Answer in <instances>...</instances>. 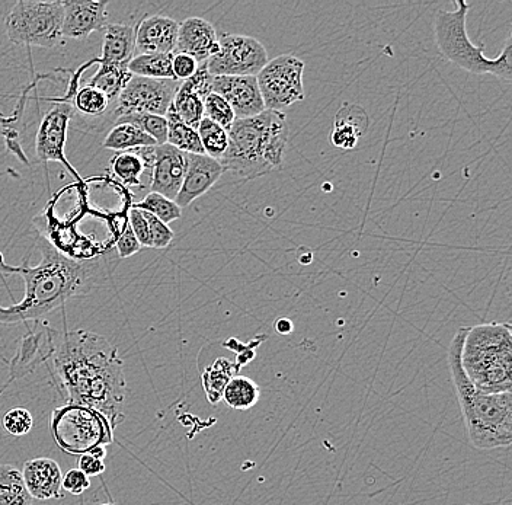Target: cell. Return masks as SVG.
<instances>
[{"label": "cell", "instance_id": "obj_20", "mask_svg": "<svg viewBox=\"0 0 512 505\" xmlns=\"http://www.w3.org/2000/svg\"><path fill=\"white\" fill-rule=\"evenodd\" d=\"M179 24L165 15L143 18L136 27V56L174 54Z\"/></svg>", "mask_w": 512, "mask_h": 505}, {"label": "cell", "instance_id": "obj_32", "mask_svg": "<svg viewBox=\"0 0 512 505\" xmlns=\"http://www.w3.org/2000/svg\"><path fill=\"white\" fill-rule=\"evenodd\" d=\"M124 123L139 127L147 136L152 137L158 143V146L166 145V140H168V120H166V117L153 114L131 113L115 118V124Z\"/></svg>", "mask_w": 512, "mask_h": 505}, {"label": "cell", "instance_id": "obj_28", "mask_svg": "<svg viewBox=\"0 0 512 505\" xmlns=\"http://www.w3.org/2000/svg\"><path fill=\"white\" fill-rule=\"evenodd\" d=\"M171 107L187 126L198 129L204 118V99L187 82H181L179 85Z\"/></svg>", "mask_w": 512, "mask_h": 505}, {"label": "cell", "instance_id": "obj_29", "mask_svg": "<svg viewBox=\"0 0 512 505\" xmlns=\"http://www.w3.org/2000/svg\"><path fill=\"white\" fill-rule=\"evenodd\" d=\"M259 398H261V389L254 380L246 376L232 377L223 392L224 402L238 411L254 408Z\"/></svg>", "mask_w": 512, "mask_h": 505}, {"label": "cell", "instance_id": "obj_19", "mask_svg": "<svg viewBox=\"0 0 512 505\" xmlns=\"http://www.w3.org/2000/svg\"><path fill=\"white\" fill-rule=\"evenodd\" d=\"M25 487L34 500H62L63 473L59 463L50 457L28 460L22 469Z\"/></svg>", "mask_w": 512, "mask_h": 505}, {"label": "cell", "instance_id": "obj_23", "mask_svg": "<svg viewBox=\"0 0 512 505\" xmlns=\"http://www.w3.org/2000/svg\"><path fill=\"white\" fill-rule=\"evenodd\" d=\"M242 367L236 361L219 357L213 364L206 367L203 373V388L210 404H219L223 399L224 388L232 377L238 376Z\"/></svg>", "mask_w": 512, "mask_h": 505}, {"label": "cell", "instance_id": "obj_18", "mask_svg": "<svg viewBox=\"0 0 512 505\" xmlns=\"http://www.w3.org/2000/svg\"><path fill=\"white\" fill-rule=\"evenodd\" d=\"M219 51V35L206 19L192 17L179 24L178 40L174 54H187L197 60L198 65Z\"/></svg>", "mask_w": 512, "mask_h": 505}, {"label": "cell", "instance_id": "obj_12", "mask_svg": "<svg viewBox=\"0 0 512 505\" xmlns=\"http://www.w3.org/2000/svg\"><path fill=\"white\" fill-rule=\"evenodd\" d=\"M72 115L73 105L70 102L57 101V104L44 115L37 134H35V153L41 163H62L75 180L82 182L79 172L70 165L69 159L64 153L67 130H69Z\"/></svg>", "mask_w": 512, "mask_h": 505}, {"label": "cell", "instance_id": "obj_1", "mask_svg": "<svg viewBox=\"0 0 512 505\" xmlns=\"http://www.w3.org/2000/svg\"><path fill=\"white\" fill-rule=\"evenodd\" d=\"M54 372L67 395V404L101 412L111 427L124 421L127 382L124 360L107 338L86 329L59 334L53 357Z\"/></svg>", "mask_w": 512, "mask_h": 505}, {"label": "cell", "instance_id": "obj_35", "mask_svg": "<svg viewBox=\"0 0 512 505\" xmlns=\"http://www.w3.org/2000/svg\"><path fill=\"white\" fill-rule=\"evenodd\" d=\"M133 207L134 209L153 214L165 225L181 219L182 216V209L174 200H169V198L158 193L147 194L140 203L134 204Z\"/></svg>", "mask_w": 512, "mask_h": 505}, {"label": "cell", "instance_id": "obj_30", "mask_svg": "<svg viewBox=\"0 0 512 505\" xmlns=\"http://www.w3.org/2000/svg\"><path fill=\"white\" fill-rule=\"evenodd\" d=\"M131 76L127 66L99 65L98 72L89 79L88 85L104 92L111 102L117 101Z\"/></svg>", "mask_w": 512, "mask_h": 505}, {"label": "cell", "instance_id": "obj_42", "mask_svg": "<svg viewBox=\"0 0 512 505\" xmlns=\"http://www.w3.org/2000/svg\"><path fill=\"white\" fill-rule=\"evenodd\" d=\"M118 251V257L120 258H130L133 257L134 254L142 249V245L137 241L136 235H134L133 230H131L130 225H126L123 233H121L120 238H118L117 245H115Z\"/></svg>", "mask_w": 512, "mask_h": 505}, {"label": "cell", "instance_id": "obj_46", "mask_svg": "<svg viewBox=\"0 0 512 505\" xmlns=\"http://www.w3.org/2000/svg\"><path fill=\"white\" fill-rule=\"evenodd\" d=\"M5 120H6V118L3 117L2 113H0V123H2V124L5 123Z\"/></svg>", "mask_w": 512, "mask_h": 505}, {"label": "cell", "instance_id": "obj_34", "mask_svg": "<svg viewBox=\"0 0 512 505\" xmlns=\"http://www.w3.org/2000/svg\"><path fill=\"white\" fill-rule=\"evenodd\" d=\"M110 104V98L94 86H83L73 95V108L88 117H101L107 113Z\"/></svg>", "mask_w": 512, "mask_h": 505}, {"label": "cell", "instance_id": "obj_38", "mask_svg": "<svg viewBox=\"0 0 512 505\" xmlns=\"http://www.w3.org/2000/svg\"><path fill=\"white\" fill-rule=\"evenodd\" d=\"M143 214L147 225H149L150 248H168V246L171 245V242L174 241L175 233L172 232L169 225H165V223L160 222L158 217L153 216V214L147 212H143Z\"/></svg>", "mask_w": 512, "mask_h": 505}, {"label": "cell", "instance_id": "obj_26", "mask_svg": "<svg viewBox=\"0 0 512 505\" xmlns=\"http://www.w3.org/2000/svg\"><path fill=\"white\" fill-rule=\"evenodd\" d=\"M24 476L16 466L0 465V505H32Z\"/></svg>", "mask_w": 512, "mask_h": 505}, {"label": "cell", "instance_id": "obj_39", "mask_svg": "<svg viewBox=\"0 0 512 505\" xmlns=\"http://www.w3.org/2000/svg\"><path fill=\"white\" fill-rule=\"evenodd\" d=\"M197 60L192 59L187 54H174L172 59V70H174V76L176 81L184 82L192 78L198 69Z\"/></svg>", "mask_w": 512, "mask_h": 505}, {"label": "cell", "instance_id": "obj_24", "mask_svg": "<svg viewBox=\"0 0 512 505\" xmlns=\"http://www.w3.org/2000/svg\"><path fill=\"white\" fill-rule=\"evenodd\" d=\"M152 146H158V143L152 137L147 136L139 127L126 123L115 124L102 142L104 149L117 153Z\"/></svg>", "mask_w": 512, "mask_h": 505}, {"label": "cell", "instance_id": "obj_27", "mask_svg": "<svg viewBox=\"0 0 512 505\" xmlns=\"http://www.w3.org/2000/svg\"><path fill=\"white\" fill-rule=\"evenodd\" d=\"M166 120H168V140H166L168 145L174 146L175 149L181 150V152L190 153V155H206L198 131L187 126L175 114L172 107L169 108L168 114H166Z\"/></svg>", "mask_w": 512, "mask_h": 505}, {"label": "cell", "instance_id": "obj_5", "mask_svg": "<svg viewBox=\"0 0 512 505\" xmlns=\"http://www.w3.org/2000/svg\"><path fill=\"white\" fill-rule=\"evenodd\" d=\"M462 367L476 391L512 392L511 325L508 322H489L467 328Z\"/></svg>", "mask_w": 512, "mask_h": 505}, {"label": "cell", "instance_id": "obj_22", "mask_svg": "<svg viewBox=\"0 0 512 505\" xmlns=\"http://www.w3.org/2000/svg\"><path fill=\"white\" fill-rule=\"evenodd\" d=\"M136 56V27L130 24H108L104 30L102 56L99 65L128 66Z\"/></svg>", "mask_w": 512, "mask_h": 505}, {"label": "cell", "instance_id": "obj_31", "mask_svg": "<svg viewBox=\"0 0 512 505\" xmlns=\"http://www.w3.org/2000/svg\"><path fill=\"white\" fill-rule=\"evenodd\" d=\"M110 169L111 174L127 187H142L140 178L146 171V166L134 150L115 153L110 162Z\"/></svg>", "mask_w": 512, "mask_h": 505}, {"label": "cell", "instance_id": "obj_4", "mask_svg": "<svg viewBox=\"0 0 512 505\" xmlns=\"http://www.w3.org/2000/svg\"><path fill=\"white\" fill-rule=\"evenodd\" d=\"M227 134L229 146L219 161L226 171L255 180L283 166L290 134L286 114L265 110L235 120Z\"/></svg>", "mask_w": 512, "mask_h": 505}, {"label": "cell", "instance_id": "obj_3", "mask_svg": "<svg viewBox=\"0 0 512 505\" xmlns=\"http://www.w3.org/2000/svg\"><path fill=\"white\" fill-rule=\"evenodd\" d=\"M467 328L457 329L448 347V369L462 411L467 437L475 449L495 450L512 443V392L482 393L467 379L462 348Z\"/></svg>", "mask_w": 512, "mask_h": 505}, {"label": "cell", "instance_id": "obj_9", "mask_svg": "<svg viewBox=\"0 0 512 505\" xmlns=\"http://www.w3.org/2000/svg\"><path fill=\"white\" fill-rule=\"evenodd\" d=\"M304 62L299 57L284 54L268 60L256 76L265 110H283L306 98L303 86Z\"/></svg>", "mask_w": 512, "mask_h": 505}, {"label": "cell", "instance_id": "obj_8", "mask_svg": "<svg viewBox=\"0 0 512 505\" xmlns=\"http://www.w3.org/2000/svg\"><path fill=\"white\" fill-rule=\"evenodd\" d=\"M6 35L12 44L56 49L63 43V2L19 0L5 19Z\"/></svg>", "mask_w": 512, "mask_h": 505}, {"label": "cell", "instance_id": "obj_11", "mask_svg": "<svg viewBox=\"0 0 512 505\" xmlns=\"http://www.w3.org/2000/svg\"><path fill=\"white\" fill-rule=\"evenodd\" d=\"M181 82L131 76L115 101V118L124 114H153L166 117Z\"/></svg>", "mask_w": 512, "mask_h": 505}, {"label": "cell", "instance_id": "obj_2", "mask_svg": "<svg viewBox=\"0 0 512 505\" xmlns=\"http://www.w3.org/2000/svg\"><path fill=\"white\" fill-rule=\"evenodd\" d=\"M41 261L31 267L28 262L11 267L0 257L6 273L24 278L25 296L11 306H0V325L41 321L48 313L66 305L73 297L85 296L102 280L99 260H73L66 257L47 239L40 242Z\"/></svg>", "mask_w": 512, "mask_h": 505}, {"label": "cell", "instance_id": "obj_33", "mask_svg": "<svg viewBox=\"0 0 512 505\" xmlns=\"http://www.w3.org/2000/svg\"><path fill=\"white\" fill-rule=\"evenodd\" d=\"M197 131L204 153L210 156V158L220 161L224 153H226L227 146H229V134H227V131L206 117L201 120Z\"/></svg>", "mask_w": 512, "mask_h": 505}, {"label": "cell", "instance_id": "obj_15", "mask_svg": "<svg viewBox=\"0 0 512 505\" xmlns=\"http://www.w3.org/2000/svg\"><path fill=\"white\" fill-rule=\"evenodd\" d=\"M110 0H67L63 2V38L85 40L108 25Z\"/></svg>", "mask_w": 512, "mask_h": 505}, {"label": "cell", "instance_id": "obj_21", "mask_svg": "<svg viewBox=\"0 0 512 505\" xmlns=\"http://www.w3.org/2000/svg\"><path fill=\"white\" fill-rule=\"evenodd\" d=\"M370 127V117L361 105L344 104L336 113L332 145L342 150H352L366 136Z\"/></svg>", "mask_w": 512, "mask_h": 505}, {"label": "cell", "instance_id": "obj_25", "mask_svg": "<svg viewBox=\"0 0 512 505\" xmlns=\"http://www.w3.org/2000/svg\"><path fill=\"white\" fill-rule=\"evenodd\" d=\"M172 59L174 54H139L128 63V72L140 78L176 81Z\"/></svg>", "mask_w": 512, "mask_h": 505}, {"label": "cell", "instance_id": "obj_43", "mask_svg": "<svg viewBox=\"0 0 512 505\" xmlns=\"http://www.w3.org/2000/svg\"><path fill=\"white\" fill-rule=\"evenodd\" d=\"M78 469L85 473L88 478H94V476H101L107 466H105V459H102L101 456L86 453V455L79 457Z\"/></svg>", "mask_w": 512, "mask_h": 505}, {"label": "cell", "instance_id": "obj_10", "mask_svg": "<svg viewBox=\"0 0 512 505\" xmlns=\"http://www.w3.org/2000/svg\"><path fill=\"white\" fill-rule=\"evenodd\" d=\"M268 63L264 44L249 35L222 34L219 51L207 60L211 76H258Z\"/></svg>", "mask_w": 512, "mask_h": 505}, {"label": "cell", "instance_id": "obj_13", "mask_svg": "<svg viewBox=\"0 0 512 505\" xmlns=\"http://www.w3.org/2000/svg\"><path fill=\"white\" fill-rule=\"evenodd\" d=\"M59 334L60 332L51 328L48 322L35 321L27 334L19 340L15 357L9 363L11 379L8 380L5 388L14 380L31 375L44 361L51 360L56 351Z\"/></svg>", "mask_w": 512, "mask_h": 505}, {"label": "cell", "instance_id": "obj_17", "mask_svg": "<svg viewBox=\"0 0 512 505\" xmlns=\"http://www.w3.org/2000/svg\"><path fill=\"white\" fill-rule=\"evenodd\" d=\"M226 172L222 163L207 155H190L187 153V169L181 190L175 198V203L181 209L190 206L197 198L204 196Z\"/></svg>", "mask_w": 512, "mask_h": 505}, {"label": "cell", "instance_id": "obj_14", "mask_svg": "<svg viewBox=\"0 0 512 505\" xmlns=\"http://www.w3.org/2000/svg\"><path fill=\"white\" fill-rule=\"evenodd\" d=\"M213 92L232 107L236 120L255 117L265 111L256 76H214Z\"/></svg>", "mask_w": 512, "mask_h": 505}, {"label": "cell", "instance_id": "obj_37", "mask_svg": "<svg viewBox=\"0 0 512 505\" xmlns=\"http://www.w3.org/2000/svg\"><path fill=\"white\" fill-rule=\"evenodd\" d=\"M2 424L6 433L11 434V436H27L34 427V418H32L31 412L27 408H12L11 411L6 412Z\"/></svg>", "mask_w": 512, "mask_h": 505}, {"label": "cell", "instance_id": "obj_40", "mask_svg": "<svg viewBox=\"0 0 512 505\" xmlns=\"http://www.w3.org/2000/svg\"><path fill=\"white\" fill-rule=\"evenodd\" d=\"M128 225H130L142 248L143 246L150 248L149 225H147L146 219H144L142 210L131 207L130 212H128Z\"/></svg>", "mask_w": 512, "mask_h": 505}, {"label": "cell", "instance_id": "obj_45", "mask_svg": "<svg viewBox=\"0 0 512 505\" xmlns=\"http://www.w3.org/2000/svg\"><path fill=\"white\" fill-rule=\"evenodd\" d=\"M275 331H277L278 334H290V332H293V322L287 318H280L275 322Z\"/></svg>", "mask_w": 512, "mask_h": 505}, {"label": "cell", "instance_id": "obj_36", "mask_svg": "<svg viewBox=\"0 0 512 505\" xmlns=\"http://www.w3.org/2000/svg\"><path fill=\"white\" fill-rule=\"evenodd\" d=\"M204 117L213 123L219 124L224 130L229 131L232 124L235 123L236 117L232 107L220 95L211 92L204 99Z\"/></svg>", "mask_w": 512, "mask_h": 505}, {"label": "cell", "instance_id": "obj_41", "mask_svg": "<svg viewBox=\"0 0 512 505\" xmlns=\"http://www.w3.org/2000/svg\"><path fill=\"white\" fill-rule=\"evenodd\" d=\"M91 488V479L79 469H72L63 475V491L70 492L72 495H80Z\"/></svg>", "mask_w": 512, "mask_h": 505}, {"label": "cell", "instance_id": "obj_44", "mask_svg": "<svg viewBox=\"0 0 512 505\" xmlns=\"http://www.w3.org/2000/svg\"><path fill=\"white\" fill-rule=\"evenodd\" d=\"M0 133H2L3 139H5V145L8 152L15 155L16 158L21 159L22 162L28 163V158L25 156L21 142H19V131L16 129H9V127H2Z\"/></svg>", "mask_w": 512, "mask_h": 505}, {"label": "cell", "instance_id": "obj_7", "mask_svg": "<svg viewBox=\"0 0 512 505\" xmlns=\"http://www.w3.org/2000/svg\"><path fill=\"white\" fill-rule=\"evenodd\" d=\"M51 436L57 446L69 455L94 453L107 457V446L114 441L110 421L95 409L67 404L51 412Z\"/></svg>", "mask_w": 512, "mask_h": 505}, {"label": "cell", "instance_id": "obj_6", "mask_svg": "<svg viewBox=\"0 0 512 505\" xmlns=\"http://www.w3.org/2000/svg\"><path fill=\"white\" fill-rule=\"evenodd\" d=\"M456 11H440L435 18V41L438 50L448 62L473 75H492L510 83L512 79L511 40L496 59L483 54L485 46H476L467 34V14L470 6L464 0H457Z\"/></svg>", "mask_w": 512, "mask_h": 505}, {"label": "cell", "instance_id": "obj_47", "mask_svg": "<svg viewBox=\"0 0 512 505\" xmlns=\"http://www.w3.org/2000/svg\"><path fill=\"white\" fill-rule=\"evenodd\" d=\"M99 505H115V504L107 503V504H99Z\"/></svg>", "mask_w": 512, "mask_h": 505}, {"label": "cell", "instance_id": "obj_16", "mask_svg": "<svg viewBox=\"0 0 512 505\" xmlns=\"http://www.w3.org/2000/svg\"><path fill=\"white\" fill-rule=\"evenodd\" d=\"M152 182L150 193L162 194L174 200L181 190L182 181L187 169V153L175 149L174 146L160 145L155 147V158L152 166Z\"/></svg>", "mask_w": 512, "mask_h": 505}]
</instances>
